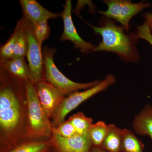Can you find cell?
<instances>
[{
  "label": "cell",
  "mask_w": 152,
  "mask_h": 152,
  "mask_svg": "<svg viewBox=\"0 0 152 152\" xmlns=\"http://www.w3.org/2000/svg\"><path fill=\"white\" fill-rule=\"evenodd\" d=\"M0 128L2 144L1 152H8L18 145L23 129V107L22 101L26 96L25 83L15 80L0 70Z\"/></svg>",
  "instance_id": "1"
},
{
  "label": "cell",
  "mask_w": 152,
  "mask_h": 152,
  "mask_svg": "<svg viewBox=\"0 0 152 152\" xmlns=\"http://www.w3.org/2000/svg\"><path fill=\"white\" fill-rule=\"evenodd\" d=\"M84 20L92 28L95 33L101 35L102 37V42L95 47L94 52L115 53L126 62L138 61L140 55L136 45L139 38L137 34H125L124 27L117 26L110 19H101L99 27L93 26Z\"/></svg>",
  "instance_id": "2"
},
{
  "label": "cell",
  "mask_w": 152,
  "mask_h": 152,
  "mask_svg": "<svg viewBox=\"0 0 152 152\" xmlns=\"http://www.w3.org/2000/svg\"><path fill=\"white\" fill-rule=\"evenodd\" d=\"M25 88L27 114L26 136L30 139L50 137L53 126L38 99L35 84L29 81L25 83Z\"/></svg>",
  "instance_id": "3"
},
{
  "label": "cell",
  "mask_w": 152,
  "mask_h": 152,
  "mask_svg": "<svg viewBox=\"0 0 152 152\" xmlns=\"http://www.w3.org/2000/svg\"><path fill=\"white\" fill-rule=\"evenodd\" d=\"M56 49L45 47L42 49L44 68V80L60 90L64 95H69L80 90H86L95 86L101 80L87 83H78L68 78L60 72L55 64L54 56Z\"/></svg>",
  "instance_id": "4"
},
{
  "label": "cell",
  "mask_w": 152,
  "mask_h": 152,
  "mask_svg": "<svg viewBox=\"0 0 152 152\" xmlns=\"http://www.w3.org/2000/svg\"><path fill=\"white\" fill-rule=\"evenodd\" d=\"M116 82L115 76L108 74L103 80L92 88L83 91L72 93L65 98L51 117L52 126L57 127L65 121V118L69 113L78 107L82 103L93 96L107 89Z\"/></svg>",
  "instance_id": "5"
},
{
  "label": "cell",
  "mask_w": 152,
  "mask_h": 152,
  "mask_svg": "<svg viewBox=\"0 0 152 152\" xmlns=\"http://www.w3.org/2000/svg\"><path fill=\"white\" fill-rule=\"evenodd\" d=\"M27 37L28 48L27 58L29 68L31 81L34 84L44 80L42 48L34 33L31 23L22 18L20 20Z\"/></svg>",
  "instance_id": "6"
},
{
  "label": "cell",
  "mask_w": 152,
  "mask_h": 152,
  "mask_svg": "<svg viewBox=\"0 0 152 152\" xmlns=\"http://www.w3.org/2000/svg\"><path fill=\"white\" fill-rule=\"evenodd\" d=\"M103 2L107 6L108 8L105 11H99V13L119 22L126 32L129 31V23L132 18L151 6L149 3H132L125 0H106Z\"/></svg>",
  "instance_id": "7"
},
{
  "label": "cell",
  "mask_w": 152,
  "mask_h": 152,
  "mask_svg": "<svg viewBox=\"0 0 152 152\" xmlns=\"http://www.w3.org/2000/svg\"><path fill=\"white\" fill-rule=\"evenodd\" d=\"M72 1L70 0H66L64 5V10L60 14L64 26L60 40L71 41L74 44L75 48L79 49L80 51L83 53L94 52L96 47L94 45L84 40L77 31L72 19Z\"/></svg>",
  "instance_id": "8"
},
{
  "label": "cell",
  "mask_w": 152,
  "mask_h": 152,
  "mask_svg": "<svg viewBox=\"0 0 152 152\" xmlns=\"http://www.w3.org/2000/svg\"><path fill=\"white\" fill-rule=\"evenodd\" d=\"M49 141L55 152H91L93 147L88 132L70 138L52 132Z\"/></svg>",
  "instance_id": "9"
},
{
  "label": "cell",
  "mask_w": 152,
  "mask_h": 152,
  "mask_svg": "<svg viewBox=\"0 0 152 152\" xmlns=\"http://www.w3.org/2000/svg\"><path fill=\"white\" fill-rule=\"evenodd\" d=\"M38 99L44 112L49 118L58 107L65 99L60 90L45 80L35 84Z\"/></svg>",
  "instance_id": "10"
},
{
  "label": "cell",
  "mask_w": 152,
  "mask_h": 152,
  "mask_svg": "<svg viewBox=\"0 0 152 152\" xmlns=\"http://www.w3.org/2000/svg\"><path fill=\"white\" fill-rule=\"evenodd\" d=\"M23 11V18L33 25L44 20L56 19L60 14L48 10L36 0H20Z\"/></svg>",
  "instance_id": "11"
},
{
  "label": "cell",
  "mask_w": 152,
  "mask_h": 152,
  "mask_svg": "<svg viewBox=\"0 0 152 152\" xmlns=\"http://www.w3.org/2000/svg\"><path fill=\"white\" fill-rule=\"evenodd\" d=\"M0 70L22 83L31 81L29 68L25 58L0 60Z\"/></svg>",
  "instance_id": "12"
},
{
  "label": "cell",
  "mask_w": 152,
  "mask_h": 152,
  "mask_svg": "<svg viewBox=\"0 0 152 152\" xmlns=\"http://www.w3.org/2000/svg\"><path fill=\"white\" fill-rule=\"evenodd\" d=\"M133 129L139 135H148L152 141V105H146L135 116L132 123Z\"/></svg>",
  "instance_id": "13"
},
{
  "label": "cell",
  "mask_w": 152,
  "mask_h": 152,
  "mask_svg": "<svg viewBox=\"0 0 152 152\" xmlns=\"http://www.w3.org/2000/svg\"><path fill=\"white\" fill-rule=\"evenodd\" d=\"M109 132L102 148L108 152H121L124 129L113 124H109Z\"/></svg>",
  "instance_id": "14"
},
{
  "label": "cell",
  "mask_w": 152,
  "mask_h": 152,
  "mask_svg": "<svg viewBox=\"0 0 152 152\" xmlns=\"http://www.w3.org/2000/svg\"><path fill=\"white\" fill-rule=\"evenodd\" d=\"M145 145L130 130L124 129L121 152H144Z\"/></svg>",
  "instance_id": "15"
},
{
  "label": "cell",
  "mask_w": 152,
  "mask_h": 152,
  "mask_svg": "<svg viewBox=\"0 0 152 152\" xmlns=\"http://www.w3.org/2000/svg\"><path fill=\"white\" fill-rule=\"evenodd\" d=\"M15 27L18 30V37L11 58H25L27 54L28 39L24 28L20 20L17 22Z\"/></svg>",
  "instance_id": "16"
},
{
  "label": "cell",
  "mask_w": 152,
  "mask_h": 152,
  "mask_svg": "<svg viewBox=\"0 0 152 152\" xmlns=\"http://www.w3.org/2000/svg\"><path fill=\"white\" fill-rule=\"evenodd\" d=\"M50 148V141H30L18 144L8 152H49Z\"/></svg>",
  "instance_id": "17"
},
{
  "label": "cell",
  "mask_w": 152,
  "mask_h": 152,
  "mask_svg": "<svg viewBox=\"0 0 152 152\" xmlns=\"http://www.w3.org/2000/svg\"><path fill=\"white\" fill-rule=\"evenodd\" d=\"M109 129V124H107L102 121L93 124L90 128L88 133L94 146L102 147Z\"/></svg>",
  "instance_id": "18"
},
{
  "label": "cell",
  "mask_w": 152,
  "mask_h": 152,
  "mask_svg": "<svg viewBox=\"0 0 152 152\" xmlns=\"http://www.w3.org/2000/svg\"><path fill=\"white\" fill-rule=\"evenodd\" d=\"M75 128L79 134L82 135L88 132L93 124L91 118L85 115L84 113L78 112L71 116L68 119Z\"/></svg>",
  "instance_id": "19"
},
{
  "label": "cell",
  "mask_w": 152,
  "mask_h": 152,
  "mask_svg": "<svg viewBox=\"0 0 152 152\" xmlns=\"http://www.w3.org/2000/svg\"><path fill=\"white\" fill-rule=\"evenodd\" d=\"M17 37L18 30L15 27L8 40L1 47L0 60L9 59L12 58L15 46Z\"/></svg>",
  "instance_id": "20"
},
{
  "label": "cell",
  "mask_w": 152,
  "mask_h": 152,
  "mask_svg": "<svg viewBox=\"0 0 152 152\" xmlns=\"http://www.w3.org/2000/svg\"><path fill=\"white\" fill-rule=\"evenodd\" d=\"M34 33L40 45L42 47L43 42L48 39L50 34V28L48 20H45L33 25Z\"/></svg>",
  "instance_id": "21"
},
{
  "label": "cell",
  "mask_w": 152,
  "mask_h": 152,
  "mask_svg": "<svg viewBox=\"0 0 152 152\" xmlns=\"http://www.w3.org/2000/svg\"><path fill=\"white\" fill-rule=\"evenodd\" d=\"M52 132L65 138L72 137L79 134L73 126L68 120L65 121L57 127H53Z\"/></svg>",
  "instance_id": "22"
},
{
  "label": "cell",
  "mask_w": 152,
  "mask_h": 152,
  "mask_svg": "<svg viewBox=\"0 0 152 152\" xmlns=\"http://www.w3.org/2000/svg\"><path fill=\"white\" fill-rule=\"evenodd\" d=\"M136 34L139 38L147 41L152 46V34L150 31L148 25L146 22L143 24L137 26Z\"/></svg>",
  "instance_id": "23"
},
{
  "label": "cell",
  "mask_w": 152,
  "mask_h": 152,
  "mask_svg": "<svg viewBox=\"0 0 152 152\" xmlns=\"http://www.w3.org/2000/svg\"><path fill=\"white\" fill-rule=\"evenodd\" d=\"M143 16L146 19V22L148 25L150 31L152 32V12L151 14L146 13L144 14Z\"/></svg>",
  "instance_id": "24"
},
{
  "label": "cell",
  "mask_w": 152,
  "mask_h": 152,
  "mask_svg": "<svg viewBox=\"0 0 152 152\" xmlns=\"http://www.w3.org/2000/svg\"><path fill=\"white\" fill-rule=\"evenodd\" d=\"M91 152H108L106 150L104 149L102 147L94 146L92 148Z\"/></svg>",
  "instance_id": "25"
},
{
  "label": "cell",
  "mask_w": 152,
  "mask_h": 152,
  "mask_svg": "<svg viewBox=\"0 0 152 152\" xmlns=\"http://www.w3.org/2000/svg\"></svg>",
  "instance_id": "26"
}]
</instances>
